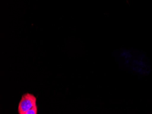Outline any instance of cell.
I'll return each instance as SVG.
<instances>
[{
	"label": "cell",
	"mask_w": 152,
	"mask_h": 114,
	"mask_svg": "<svg viewBox=\"0 0 152 114\" xmlns=\"http://www.w3.org/2000/svg\"><path fill=\"white\" fill-rule=\"evenodd\" d=\"M36 105H37L36 97L32 94L26 93L23 95L19 103L18 114H25L26 111Z\"/></svg>",
	"instance_id": "obj_1"
},
{
	"label": "cell",
	"mask_w": 152,
	"mask_h": 114,
	"mask_svg": "<svg viewBox=\"0 0 152 114\" xmlns=\"http://www.w3.org/2000/svg\"><path fill=\"white\" fill-rule=\"evenodd\" d=\"M37 105H36L33 106L32 108L29 110L28 111L26 112L25 114H37Z\"/></svg>",
	"instance_id": "obj_2"
}]
</instances>
